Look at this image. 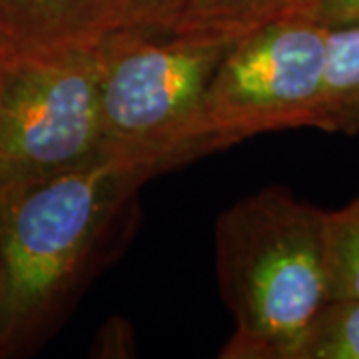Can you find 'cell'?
Segmentation results:
<instances>
[{
    "instance_id": "4",
    "label": "cell",
    "mask_w": 359,
    "mask_h": 359,
    "mask_svg": "<svg viewBox=\"0 0 359 359\" xmlns=\"http://www.w3.org/2000/svg\"><path fill=\"white\" fill-rule=\"evenodd\" d=\"M96 44L0 60V190L104 158Z\"/></svg>"
},
{
    "instance_id": "13",
    "label": "cell",
    "mask_w": 359,
    "mask_h": 359,
    "mask_svg": "<svg viewBox=\"0 0 359 359\" xmlns=\"http://www.w3.org/2000/svg\"><path fill=\"white\" fill-rule=\"evenodd\" d=\"M304 16L327 30L359 26V0H316Z\"/></svg>"
},
{
    "instance_id": "3",
    "label": "cell",
    "mask_w": 359,
    "mask_h": 359,
    "mask_svg": "<svg viewBox=\"0 0 359 359\" xmlns=\"http://www.w3.org/2000/svg\"><path fill=\"white\" fill-rule=\"evenodd\" d=\"M236 39L162 28L102 34L96 52L104 156L158 176L212 154L202 132L205 94Z\"/></svg>"
},
{
    "instance_id": "10",
    "label": "cell",
    "mask_w": 359,
    "mask_h": 359,
    "mask_svg": "<svg viewBox=\"0 0 359 359\" xmlns=\"http://www.w3.org/2000/svg\"><path fill=\"white\" fill-rule=\"evenodd\" d=\"M323 259L327 299H359V196L325 212Z\"/></svg>"
},
{
    "instance_id": "2",
    "label": "cell",
    "mask_w": 359,
    "mask_h": 359,
    "mask_svg": "<svg viewBox=\"0 0 359 359\" xmlns=\"http://www.w3.org/2000/svg\"><path fill=\"white\" fill-rule=\"evenodd\" d=\"M325 210L280 186L245 196L219 214L216 276L233 318L219 358L287 359L327 299Z\"/></svg>"
},
{
    "instance_id": "9",
    "label": "cell",
    "mask_w": 359,
    "mask_h": 359,
    "mask_svg": "<svg viewBox=\"0 0 359 359\" xmlns=\"http://www.w3.org/2000/svg\"><path fill=\"white\" fill-rule=\"evenodd\" d=\"M287 359H359V299H325Z\"/></svg>"
},
{
    "instance_id": "12",
    "label": "cell",
    "mask_w": 359,
    "mask_h": 359,
    "mask_svg": "<svg viewBox=\"0 0 359 359\" xmlns=\"http://www.w3.org/2000/svg\"><path fill=\"white\" fill-rule=\"evenodd\" d=\"M134 349L136 346L130 325L118 318H112L104 323L92 347V351H98L96 355L100 358H130L134 355Z\"/></svg>"
},
{
    "instance_id": "7",
    "label": "cell",
    "mask_w": 359,
    "mask_h": 359,
    "mask_svg": "<svg viewBox=\"0 0 359 359\" xmlns=\"http://www.w3.org/2000/svg\"><path fill=\"white\" fill-rule=\"evenodd\" d=\"M316 0H184L174 32L240 36L256 26L285 18L304 16Z\"/></svg>"
},
{
    "instance_id": "8",
    "label": "cell",
    "mask_w": 359,
    "mask_h": 359,
    "mask_svg": "<svg viewBox=\"0 0 359 359\" xmlns=\"http://www.w3.org/2000/svg\"><path fill=\"white\" fill-rule=\"evenodd\" d=\"M323 132H359V26L327 34V66L321 108Z\"/></svg>"
},
{
    "instance_id": "1",
    "label": "cell",
    "mask_w": 359,
    "mask_h": 359,
    "mask_svg": "<svg viewBox=\"0 0 359 359\" xmlns=\"http://www.w3.org/2000/svg\"><path fill=\"white\" fill-rule=\"evenodd\" d=\"M156 174L104 156L0 190V359L25 358L60 327L136 230Z\"/></svg>"
},
{
    "instance_id": "11",
    "label": "cell",
    "mask_w": 359,
    "mask_h": 359,
    "mask_svg": "<svg viewBox=\"0 0 359 359\" xmlns=\"http://www.w3.org/2000/svg\"><path fill=\"white\" fill-rule=\"evenodd\" d=\"M184 0H108V30L162 28L172 30Z\"/></svg>"
},
{
    "instance_id": "6",
    "label": "cell",
    "mask_w": 359,
    "mask_h": 359,
    "mask_svg": "<svg viewBox=\"0 0 359 359\" xmlns=\"http://www.w3.org/2000/svg\"><path fill=\"white\" fill-rule=\"evenodd\" d=\"M108 32V0H0V60L66 50Z\"/></svg>"
},
{
    "instance_id": "5",
    "label": "cell",
    "mask_w": 359,
    "mask_h": 359,
    "mask_svg": "<svg viewBox=\"0 0 359 359\" xmlns=\"http://www.w3.org/2000/svg\"><path fill=\"white\" fill-rule=\"evenodd\" d=\"M327 34L308 16H285L233 40L202 112V132L214 152L264 132L320 130Z\"/></svg>"
}]
</instances>
